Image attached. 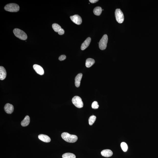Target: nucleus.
Here are the masks:
<instances>
[{
    "instance_id": "11",
    "label": "nucleus",
    "mask_w": 158,
    "mask_h": 158,
    "mask_svg": "<svg viewBox=\"0 0 158 158\" xmlns=\"http://www.w3.org/2000/svg\"><path fill=\"white\" fill-rule=\"evenodd\" d=\"M83 76L82 74L80 73L77 75L75 79V84L76 87H79L80 85L81 81Z\"/></svg>"
},
{
    "instance_id": "6",
    "label": "nucleus",
    "mask_w": 158,
    "mask_h": 158,
    "mask_svg": "<svg viewBox=\"0 0 158 158\" xmlns=\"http://www.w3.org/2000/svg\"><path fill=\"white\" fill-rule=\"evenodd\" d=\"M108 40V36L105 34L100 40L99 43V48L101 50H103L106 49Z\"/></svg>"
},
{
    "instance_id": "12",
    "label": "nucleus",
    "mask_w": 158,
    "mask_h": 158,
    "mask_svg": "<svg viewBox=\"0 0 158 158\" xmlns=\"http://www.w3.org/2000/svg\"><path fill=\"white\" fill-rule=\"evenodd\" d=\"M7 76L6 71L5 68L2 66L0 67V79L4 80L5 79Z\"/></svg>"
},
{
    "instance_id": "9",
    "label": "nucleus",
    "mask_w": 158,
    "mask_h": 158,
    "mask_svg": "<svg viewBox=\"0 0 158 158\" xmlns=\"http://www.w3.org/2000/svg\"><path fill=\"white\" fill-rule=\"evenodd\" d=\"M5 112L8 114H11L13 112L14 108L13 105L10 103H7L4 107Z\"/></svg>"
},
{
    "instance_id": "23",
    "label": "nucleus",
    "mask_w": 158,
    "mask_h": 158,
    "mask_svg": "<svg viewBox=\"0 0 158 158\" xmlns=\"http://www.w3.org/2000/svg\"><path fill=\"white\" fill-rule=\"evenodd\" d=\"M66 58V57L65 55H61L59 57V59L60 61H63L65 60Z\"/></svg>"
},
{
    "instance_id": "1",
    "label": "nucleus",
    "mask_w": 158,
    "mask_h": 158,
    "mask_svg": "<svg viewBox=\"0 0 158 158\" xmlns=\"http://www.w3.org/2000/svg\"><path fill=\"white\" fill-rule=\"evenodd\" d=\"M61 137L64 140L69 143H74L78 140V137L76 135L70 134L67 132L62 133Z\"/></svg>"
},
{
    "instance_id": "7",
    "label": "nucleus",
    "mask_w": 158,
    "mask_h": 158,
    "mask_svg": "<svg viewBox=\"0 0 158 158\" xmlns=\"http://www.w3.org/2000/svg\"><path fill=\"white\" fill-rule=\"evenodd\" d=\"M70 18L74 23L78 25H80L82 23V18L78 15H74L71 16Z\"/></svg>"
},
{
    "instance_id": "21",
    "label": "nucleus",
    "mask_w": 158,
    "mask_h": 158,
    "mask_svg": "<svg viewBox=\"0 0 158 158\" xmlns=\"http://www.w3.org/2000/svg\"><path fill=\"white\" fill-rule=\"evenodd\" d=\"M121 146L122 149L124 152L127 151L128 148L127 144L124 142H122L121 144Z\"/></svg>"
},
{
    "instance_id": "24",
    "label": "nucleus",
    "mask_w": 158,
    "mask_h": 158,
    "mask_svg": "<svg viewBox=\"0 0 158 158\" xmlns=\"http://www.w3.org/2000/svg\"><path fill=\"white\" fill-rule=\"evenodd\" d=\"M58 33V34L60 35H62L64 34V29H62V28H61V29L59 31Z\"/></svg>"
},
{
    "instance_id": "17",
    "label": "nucleus",
    "mask_w": 158,
    "mask_h": 158,
    "mask_svg": "<svg viewBox=\"0 0 158 158\" xmlns=\"http://www.w3.org/2000/svg\"><path fill=\"white\" fill-rule=\"evenodd\" d=\"M101 7H97L94 9L93 12L94 14L96 16H100L101 14L102 11Z\"/></svg>"
},
{
    "instance_id": "18",
    "label": "nucleus",
    "mask_w": 158,
    "mask_h": 158,
    "mask_svg": "<svg viewBox=\"0 0 158 158\" xmlns=\"http://www.w3.org/2000/svg\"><path fill=\"white\" fill-rule=\"evenodd\" d=\"M63 158H76L75 155L71 153H66L63 154L62 156Z\"/></svg>"
},
{
    "instance_id": "10",
    "label": "nucleus",
    "mask_w": 158,
    "mask_h": 158,
    "mask_svg": "<svg viewBox=\"0 0 158 158\" xmlns=\"http://www.w3.org/2000/svg\"><path fill=\"white\" fill-rule=\"evenodd\" d=\"M91 41V37H88L87 38L81 45V49L82 50H85L89 46Z\"/></svg>"
},
{
    "instance_id": "13",
    "label": "nucleus",
    "mask_w": 158,
    "mask_h": 158,
    "mask_svg": "<svg viewBox=\"0 0 158 158\" xmlns=\"http://www.w3.org/2000/svg\"><path fill=\"white\" fill-rule=\"evenodd\" d=\"M38 138L40 140L44 142L49 143L51 141V139L47 135L41 134L38 135Z\"/></svg>"
},
{
    "instance_id": "22",
    "label": "nucleus",
    "mask_w": 158,
    "mask_h": 158,
    "mask_svg": "<svg viewBox=\"0 0 158 158\" xmlns=\"http://www.w3.org/2000/svg\"><path fill=\"white\" fill-rule=\"evenodd\" d=\"M99 105L98 104L97 102L96 101H95L93 102L92 104V108L93 109H97L98 108Z\"/></svg>"
},
{
    "instance_id": "20",
    "label": "nucleus",
    "mask_w": 158,
    "mask_h": 158,
    "mask_svg": "<svg viewBox=\"0 0 158 158\" xmlns=\"http://www.w3.org/2000/svg\"><path fill=\"white\" fill-rule=\"evenodd\" d=\"M96 117L94 115L91 116L89 119V124L90 125H92L96 120Z\"/></svg>"
},
{
    "instance_id": "2",
    "label": "nucleus",
    "mask_w": 158,
    "mask_h": 158,
    "mask_svg": "<svg viewBox=\"0 0 158 158\" xmlns=\"http://www.w3.org/2000/svg\"><path fill=\"white\" fill-rule=\"evenodd\" d=\"M13 33L15 36L20 39L25 40L27 38V36L26 33L18 28H15L13 30Z\"/></svg>"
},
{
    "instance_id": "25",
    "label": "nucleus",
    "mask_w": 158,
    "mask_h": 158,
    "mask_svg": "<svg viewBox=\"0 0 158 158\" xmlns=\"http://www.w3.org/2000/svg\"><path fill=\"white\" fill-rule=\"evenodd\" d=\"M90 2L92 3H94L98 1V0H90Z\"/></svg>"
},
{
    "instance_id": "19",
    "label": "nucleus",
    "mask_w": 158,
    "mask_h": 158,
    "mask_svg": "<svg viewBox=\"0 0 158 158\" xmlns=\"http://www.w3.org/2000/svg\"><path fill=\"white\" fill-rule=\"evenodd\" d=\"M52 28L55 32H58L61 29V27L57 24H54L52 25Z\"/></svg>"
},
{
    "instance_id": "15",
    "label": "nucleus",
    "mask_w": 158,
    "mask_h": 158,
    "mask_svg": "<svg viewBox=\"0 0 158 158\" xmlns=\"http://www.w3.org/2000/svg\"><path fill=\"white\" fill-rule=\"evenodd\" d=\"M30 122V118L29 116L27 115L25 117L24 120L21 122V125L24 127H25L28 125Z\"/></svg>"
},
{
    "instance_id": "4",
    "label": "nucleus",
    "mask_w": 158,
    "mask_h": 158,
    "mask_svg": "<svg viewBox=\"0 0 158 158\" xmlns=\"http://www.w3.org/2000/svg\"><path fill=\"white\" fill-rule=\"evenodd\" d=\"M116 20L119 24L122 23L124 20V14L120 9H117L115 12Z\"/></svg>"
},
{
    "instance_id": "8",
    "label": "nucleus",
    "mask_w": 158,
    "mask_h": 158,
    "mask_svg": "<svg viewBox=\"0 0 158 158\" xmlns=\"http://www.w3.org/2000/svg\"><path fill=\"white\" fill-rule=\"evenodd\" d=\"M33 68L36 73L38 74L42 75L44 74V70L41 66L36 64H34L33 65Z\"/></svg>"
},
{
    "instance_id": "16",
    "label": "nucleus",
    "mask_w": 158,
    "mask_h": 158,
    "mask_svg": "<svg viewBox=\"0 0 158 158\" xmlns=\"http://www.w3.org/2000/svg\"><path fill=\"white\" fill-rule=\"evenodd\" d=\"M95 63V60L93 59L89 58L87 59L86 61L85 66L87 68L91 67Z\"/></svg>"
},
{
    "instance_id": "5",
    "label": "nucleus",
    "mask_w": 158,
    "mask_h": 158,
    "mask_svg": "<svg viewBox=\"0 0 158 158\" xmlns=\"http://www.w3.org/2000/svg\"><path fill=\"white\" fill-rule=\"evenodd\" d=\"M73 104L77 108H81L84 106V104L82 99L79 96H75L72 100Z\"/></svg>"
},
{
    "instance_id": "3",
    "label": "nucleus",
    "mask_w": 158,
    "mask_h": 158,
    "mask_svg": "<svg viewBox=\"0 0 158 158\" xmlns=\"http://www.w3.org/2000/svg\"><path fill=\"white\" fill-rule=\"evenodd\" d=\"M20 9L19 6L15 3L7 4L4 7V10L10 12H16L19 11Z\"/></svg>"
},
{
    "instance_id": "14",
    "label": "nucleus",
    "mask_w": 158,
    "mask_h": 158,
    "mask_svg": "<svg viewBox=\"0 0 158 158\" xmlns=\"http://www.w3.org/2000/svg\"><path fill=\"white\" fill-rule=\"evenodd\" d=\"M101 153L102 156L105 157H110L113 155L112 152L109 149L103 150L101 151Z\"/></svg>"
}]
</instances>
